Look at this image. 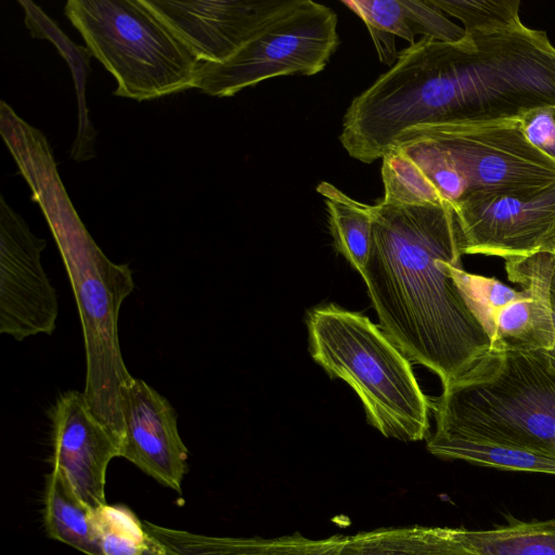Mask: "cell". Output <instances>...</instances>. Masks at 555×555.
I'll return each instance as SVG.
<instances>
[{
  "label": "cell",
  "mask_w": 555,
  "mask_h": 555,
  "mask_svg": "<svg viewBox=\"0 0 555 555\" xmlns=\"http://www.w3.org/2000/svg\"><path fill=\"white\" fill-rule=\"evenodd\" d=\"M55 240L75 295L86 351L82 391L94 417L120 448L124 435L120 390L131 376L118 338L121 304L132 293V271L101 250L79 218L57 168L44 166L27 179Z\"/></svg>",
  "instance_id": "7a4b0ae2"
},
{
  "label": "cell",
  "mask_w": 555,
  "mask_h": 555,
  "mask_svg": "<svg viewBox=\"0 0 555 555\" xmlns=\"http://www.w3.org/2000/svg\"><path fill=\"white\" fill-rule=\"evenodd\" d=\"M47 242L0 196V333L22 341L55 330L59 302L41 264Z\"/></svg>",
  "instance_id": "30bf717a"
},
{
  "label": "cell",
  "mask_w": 555,
  "mask_h": 555,
  "mask_svg": "<svg viewBox=\"0 0 555 555\" xmlns=\"http://www.w3.org/2000/svg\"><path fill=\"white\" fill-rule=\"evenodd\" d=\"M519 121L527 140L555 162V106L531 109Z\"/></svg>",
  "instance_id": "603a6c76"
},
{
  "label": "cell",
  "mask_w": 555,
  "mask_h": 555,
  "mask_svg": "<svg viewBox=\"0 0 555 555\" xmlns=\"http://www.w3.org/2000/svg\"><path fill=\"white\" fill-rule=\"evenodd\" d=\"M427 449L444 460H461L502 470L555 475V456L489 440L431 434Z\"/></svg>",
  "instance_id": "ac0fdd59"
},
{
  "label": "cell",
  "mask_w": 555,
  "mask_h": 555,
  "mask_svg": "<svg viewBox=\"0 0 555 555\" xmlns=\"http://www.w3.org/2000/svg\"><path fill=\"white\" fill-rule=\"evenodd\" d=\"M53 444L52 468L70 483L92 511L106 504L108 463L119 456V447L91 413L83 392L60 393L48 410Z\"/></svg>",
  "instance_id": "4fadbf2b"
},
{
  "label": "cell",
  "mask_w": 555,
  "mask_h": 555,
  "mask_svg": "<svg viewBox=\"0 0 555 555\" xmlns=\"http://www.w3.org/2000/svg\"><path fill=\"white\" fill-rule=\"evenodd\" d=\"M294 0H146L201 63L229 59Z\"/></svg>",
  "instance_id": "7c38bea8"
},
{
  "label": "cell",
  "mask_w": 555,
  "mask_h": 555,
  "mask_svg": "<svg viewBox=\"0 0 555 555\" xmlns=\"http://www.w3.org/2000/svg\"><path fill=\"white\" fill-rule=\"evenodd\" d=\"M452 207L463 255L525 258L555 236V183L529 192L470 194Z\"/></svg>",
  "instance_id": "9c48e42d"
},
{
  "label": "cell",
  "mask_w": 555,
  "mask_h": 555,
  "mask_svg": "<svg viewBox=\"0 0 555 555\" xmlns=\"http://www.w3.org/2000/svg\"><path fill=\"white\" fill-rule=\"evenodd\" d=\"M338 44L336 13L312 0H294L229 59L201 63L195 88L224 98L270 78L315 75Z\"/></svg>",
  "instance_id": "52a82bcc"
},
{
  "label": "cell",
  "mask_w": 555,
  "mask_h": 555,
  "mask_svg": "<svg viewBox=\"0 0 555 555\" xmlns=\"http://www.w3.org/2000/svg\"><path fill=\"white\" fill-rule=\"evenodd\" d=\"M552 251H554V255H555V250H552ZM550 295H551L552 308L555 309V263H554L553 276H552V281H551Z\"/></svg>",
  "instance_id": "cb8c5ba5"
},
{
  "label": "cell",
  "mask_w": 555,
  "mask_h": 555,
  "mask_svg": "<svg viewBox=\"0 0 555 555\" xmlns=\"http://www.w3.org/2000/svg\"><path fill=\"white\" fill-rule=\"evenodd\" d=\"M64 14L115 78L114 95L147 101L195 88L201 62L146 0H68Z\"/></svg>",
  "instance_id": "8992f818"
},
{
  "label": "cell",
  "mask_w": 555,
  "mask_h": 555,
  "mask_svg": "<svg viewBox=\"0 0 555 555\" xmlns=\"http://www.w3.org/2000/svg\"><path fill=\"white\" fill-rule=\"evenodd\" d=\"M307 324L312 358L356 391L373 427L401 441L428 436V400L409 358L380 326L334 304L311 310Z\"/></svg>",
  "instance_id": "5b68a950"
},
{
  "label": "cell",
  "mask_w": 555,
  "mask_h": 555,
  "mask_svg": "<svg viewBox=\"0 0 555 555\" xmlns=\"http://www.w3.org/2000/svg\"><path fill=\"white\" fill-rule=\"evenodd\" d=\"M389 163L411 196L451 205L555 183V162L527 140L519 119L417 128L392 147Z\"/></svg>",
  "instance_id": "3957f363"
},
{
  "label": "cell",
  "mask_w": 555,
  "mask_h": 555,
  "mask_svg": "<svg viewBox=\"0 0 555 555\" xmlns=\"http://www.w3.org/2000/svg\"><path fill=\"white\" fill-rule=\"evenodd\" d=\"M546 249L555 250V236L550 241L546 246Z\"/></svg>",
  "instance_id": "484cf974"
},
{
  "label": "cell",
  "mask_w": 555,
  "mask_h": 555,
  "mask_svg": "<svg viewBox=\"0 0 555 555\" xmlns=\"http://www.w3.org/2000/svg\"><path fill=\"white\" fill-rule=\"evenodd\" d=\"M366 25L379 61L393 65L399 52L396 38L414 44L415 36L443 42H455L465 36V29L444 16L441 10L425 1L347 0L341 1Z\"/></svg>",
  "instance_id": "5bb4252c"
},
{
  "label": "cell",
  "mask_w": 555,
  "mask_h": 555,
  "mask_svg": "<svg viewBox=\"0 0 555 555\" xmlns=\"http://www.w3.org/2000/svg\"><path fill=\"white\" fill-rule=\"evenodd\" d=\"M553 318H554V323H555V309H553ZM544 353H546L548 356V358L551 359L553 365L555 366V346H554V348L552 350L546 351Z\"/></svg>",
  "instance_id": "d4e9b609"
},
{
  "label": "cell",
  "mask_w": 555,
  "mask_h": 555,
  "mask_svg": "<svg viewBox=\"0 0 555 555\" xmlns=\"http://www.w3.org/2000/svg\"><path fill=\"white\" fill-rule=\"evenodd\" d=\"M371 248L361 275L380 328L442 386L490 351L491 341L450 273L462 266L449 203L373 205Z\"/></svg>",
  "instance_id": "6da1fadb"
},
{
  "label": "cell",
  "mask_w": 555,
  "mask_h": 555,
  "mask_svg": "<svg viewBox=\"0 0 555 555\" xmlns=\"http://www.w3.org/2000/svg\"><path fill=\"white\" fill-rule=\"evenodd\" d=\"M170 555H339L344 535L310 539L298 532L278 538L210 537L143 521Z\"/></svg>",
  "instance_id": "9a60e30c"
},
{
  "label": "cell",
  "mask_w": 555,
  "mask_h": 555,
  "mask_svg": "<svg viewBox=\"0 0 555 555\" xmlns=\"http://www.w3.org/2000/svg\"><path fill=\"white\" fill-rule=\"evenodd\" d=\"M317 191L327 207L335 248L361 273L371 248L373 206L349 197L326 181H322Z\"/></svg>",
  "instance_id": "d6986e66"
},
{
  "label": "cell",
  "mask_w": 555,
  "mask_h": 555,
  "mask_svg": "<svg viewBox=\"0 0 555 555\" xmlns=\"http://www.w3.org/2000/svg\"><path fill=\"white\" fill-rule=\"evenodd\" d=\"M434 435L555 456V366L541 351H489L443 386Z\"/></svg>",
  "instance_id": "277c9868"
},
{
  "label": "cell",
  "mask_w": 555,
  "mask_h": 555,
  "mask_svg": "<svg viewBox=\"0 0 555 555\" xmlns=\"http://www.w3.org/2000/svg\"><path fill=\"white\" fill-rule=\"evenodd\" d=\"M124 435L119 456L130 461L163 486L181 492L189 451L170 402L132 375L120 390Z\"/></svg>",
  "instance_id": "8fae6325"
},
{
  "label": "cell",
  "mask_w": 555,
  "mask_h": 555,
  "mask_svg": "<svg viewBox=\"0 0 555 555\" xmlns=\"http://www.w3.org/2000/svg\"><path fill=\"white\" fill-rule=\"evenodd\" d=\"M554 251L505 261L512 288L495 278L466 272L462 266L450 273L469 309L487 332L490 351H541L555 346V323L551 304Z\"/></svg>",
  "instance_id": "ba28073f"
},
{
  "label": "cell",
  "mask_w": 555,
  "mask_h": 555,
  "mask_svg": "<svg viewBox=\"0 0 555 555\" xmlns=\"http://www.w3.org/2000/svg\"><path fill=\"white\" fill-rule=\"evenodd\" d=\"M92 517L101 555H170L126 506L106 503Z\"/></svg>",
  "instance_id": "44dd1931"
},
{
  "label": "cell",
  "mask_w": 555,
  "mask_h": 555,
  "mask_svg": "<svg viewBox=\"0 0 555 555\" xmlns=\"http://www.w3.org/2000/svg\"><path fill=\"white\" fill-rule=\"evenodd\" d=\"M442 12L460 20L466 33H496L524 24L519 0H429Z\"/></svg>",
  "instance_id": "7402d4cb"
},
{
  "label": "cell",
  "mask_w": 555,
  "mask_h": 555,
  "mask_svg": "<svg viewBox=\"0 0 555 555\" xmlns=\"http://www.w3.org/2000/svg\"><path fill=\"white\" fill-rule=\"evenodd\" d=\"M92 514L67 479L52 468L46 478L44 492L48 535L87 555H101Z\"/></svg>",
  "instance_id": "e0dca14e"
},
{
  "label": "cell",
  "mask_w": 555,
  "mask_h": 555,
  "mask_svg": "<svg viewBox=\"0 0 555 555\" xmlns=\"http://www.w3.org/2000/svg\"><path fill=\"white\" fill-rule=\"evenodd\" d=\"M460 539L479 555H555V519L519 520L485 530L456 528Z\"/></svg>",
  "instance_id": "ffe728a7"
},
{
  "label": "cell",
  "mask_w": 555,
  "mask_h": 555,
  "mask_svg": "<svg viewBox=\"0 0 555 555\" xmlns=\"http://www.w3.org/2000/svg\"><path fill=\"white\" fill-rule=\"evenodd\" d=\"M339 555H479L459 537L456 528H380L344 535Z\"/></svg>",
  "instance_id": "2e32d148"
}]
</instances>
